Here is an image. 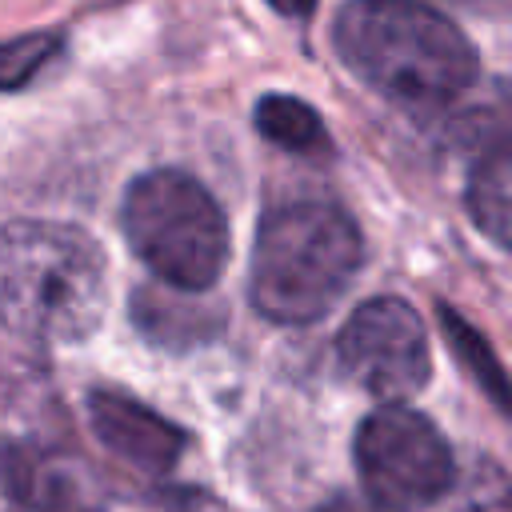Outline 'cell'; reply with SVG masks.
<instances>
[{
	"label": "cell",
	"instance_id": "cell-1",
	"mask_svg": "<svg viewBox=\"0 0 512 512\" xmlns=\"http://www.w3.org/2000/svg\"><path fill=\"white\" fill-rule=\"evenodd\" d=\"M332 40L372 92L404 108H444L476 80L468 36L424 0H352Z\"/></svg>",
	"mask_w": 512,
	"mask_h": 512
},
{
	"label": "cell",
	"instance_id": "cell-2",
	"mask_svg": "<svg viewBox=\"0 0 512 512\" xmlns=\"http://www.w3.org/2000/svg\"><path fill=\"white\" fill-rule=\"evenodd\" d=\"M104 312V252L60 220L0 228V324L40 344H72Z\"/></svg>",
	"mask_w": 512,
	"mask_h": 512
},
{
	"label": "cell",
	"instance_id": "cell-3",
	"mask_svg": "<svg viewBox=\"0 0 512 512\" xmlns=\"http://www.w3.org/2000/svg\"><path fill=\"white\" fill-rule=\"evenodd\" d=\"M360 260V232L340 208L320 200L280 204L256 228L248 296L276 324H308L348 292Z\"/></svg>",
	"mask_w": 512,
	"mask_h": 512
},
{
	"label": "cell",
	"instance_id": "cell-4",
	"mask_svg": "<svg viewBox=\"0 0 512 512\" xmlns=\"http://www.w3.org/2000/svg\"><path fill=\"white\" fill-rule=\"evenodd\" d=\"M124 236L132 252L176 292H200L216 284L228 260V224L212 192L180 172H144L124 192Z\"/></svg>",
	"mask_w": 512,
	"mask_h": 512
},
{
	"label": "cell",
	"instance_id": "cell-5",
	"mask_svg": "<svg viewBox=\"0 0 512 512\" xmlns=\"http://www.w3.org/2000/svg\"><path fill=\"white\" fill-rule=\"evenodd\" d=\"M356 468L380 512H416L436 504L452 480V448L436 424L404 404H380L356 432Z\"/></svg>",
	"mask_w": 512,
	"mask_h": 512
},
{
	"label": "cell",
	"instance_id": "cell-6",
	"mask_svg": "<svg viewBox=\"0 0 512 512\" xmlns=\"http://www.w3.org/2000/svg\"><path fill=\"white\" fill-rule=\"evenodd\" d=\"M340 368L376 400L400 404L428 384L432 352L428 332L412 304L400 296L364 300L336 340Z\"/></svg>",
	"mask_w": 512,
	"mask_h": 512
},
{
	"label": "cell",
	"instance_id": "cell-7",
	"mask_svg": "<svg viewBox=\"0 0 512 512\" xmlns=\"http://www.w3.org/2000/svg\"><path fill=\"white\" fill-rule=\"evenodd\" d=\"M88 420H92V432L96 440L120 456L124 464L140 468V472H168L180 452H184V432L176 424H168L160 412H152L148 404L124 396V392H92L88 396Z\"/></svg>",
	"mask_w": 512,
	"mask_h": 512
},
{
	"label": "cell",
	"instance_id": "cell-8",
	"mask_svg": "<svg viewBox=\"0 0 512 512\" xmlns=\"http://www.w3.org/2000/svg\"><path fill=\"white\" fill-rule=\"evenodd\" d=\"M4 484L20 512H104L96 472L52 448H16L4 464Z\"/></svg>",
	"mask_w": 512,
	"mask_h": 512
},
{
	"label": "cell",
	"instance_id": "cell-9",
	"mask_svg": "<svg viewBox=\"0 0 512 512\" xmlns=\"http://www.w3.org/2000/svg\"><path fill=\"white\" fill-rule=\"evenodd\" d=\"M468 212L480 232H488L492 244H508V220H512V196H508V152L496 144L468 176Z\"/></svg>",
	"mask_w": 512,
	"mask_h": 512
},
{
	"label": "cell",
	"instance_id": "cell-10",
	"mask_svg": "<svg viewBox=\"0 0 512 512\" xmlns=\"http://www.w3.org/2000/svg\"><path fill=\"white\" fill-rule=\"evenodd\" d=\"M256 128H260L272 144H280V148H288V152H316V148L324 144V124H320V116H316L304 100L280 96V92H272V96H264V100L256 104Z\"/></svg>",
	"mask_w": 512,
	"mask_h": 512
},
{
	"label": "cell",
	"instance_id": "cell-11",
	"mask_svg": "<svg viewBox=\"0 0 512 512\" xmlns=\"http://www.w3.org/2000/svg\"><path fill=\"white\" fill-rule=\"evenodd\" d=\"M440 324H444V332H448V344L456 348V356H460V364L472 372V380L488 392V400L496 404V408H504L508 404V384H504V372H500V360L492 356V348L484 344V336L476 332V328H468L452 308H440Z\"/></svg>",
	"mask_w": 512,
	"mask_h": 512
},
{
	"label": "cell",
	"instance_id": "cell-12",
	"mask_svg": "<svg viewBox=\"0 0 512 512\" xmlns=\"http://www.w3.org/2000/svg\"><path fill=\"white\" fill-rule=\"evenodd\" d=\"M60 48V36L52 32H36V36H20V40H4L0 44V88H20L28 84Z\"/></svg>",
	"mask_w": 512,
	"mask_h": 512
},
{
	"label": "cell",
	"instance_id": "cell-13",
	"mask_svg": "<svg viewBox=\"0 0 512 512\" xmlns=\"http://www.w3.org/2000/svg\"><path fill=\"white\" fill-rule=\"evenodd\" d=\"M268 8H276L280 16H312V8H316V0H268Z\"/></svg>",
	"mask_w": 512,
	"mask_h": 512
},
{
	"label": "cell",
	"instance_id": "cell-14",
	"mask_svg": "<svg viewBox=\"0 0 512 512\" xmlns=\"http://www.w3.org/2000/svg\"><path fill=\"white\" fill-rule=\"evenodd\" d=\"M320 512H380V508L376 504H364V500H332Z\"/></svg>",
	"mask_w": 512,
	"mask_h": 512
}]
</instances>
